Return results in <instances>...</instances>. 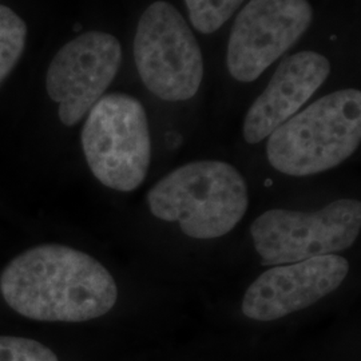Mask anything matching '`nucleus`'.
Returning a JSON list of instances; mask_svg holds the SVG:
<instances>
[{"label":"nucleus","mask_w":361,"mask_h":361,"mask_svg":"<svg viewBox=\"0 0 361 361\" xmlns=\"http://www.w3.org/2000/svg\"><path fill=\"white\" fill-rule=\"evenodd\" d=\"M6 302L19 314L49 323H82L114 308L118 286L110 271L70 246H35L13 258L0 276Z\"/></svg>","instance_id":"obj_1"},{"label":"nucleus","mask_w":361,"mask_h":361,"mask_svg":"<svg viewBox=\"0 0 361 361\" xmlns=\"http://www.w3.org/2000/svg\"><path fill=\"white\" fill-rule=\"evenodd\" d=\"M152 214L178 222L197 240L219 238L238 225L249 207V192L237 169L222 161H195L170 171L147 194Z\"/></svg>","instance_id":"obj_2"},{"label":"nucleus","mask_w":361,"mask_h":361,"mask_svg":"<svg viewBox=\"0 0 361 361\" xmlns=\"http://www.w3.org/2000/svg\"><path fill=\"white\" fill-rule=\"evenodd\" d=\"M361 142V92L335 91L289 118L268 137V161L277 171L307 177L338 166Z\"/></svg>","instance_id":"obj_3"},{"label":"nucleus","mask_w":361,"mask_h":361,"mask_svg":"<svg viewBox=\"0 0 361 361\" xmlns=\"http://www.w3.org/2000/svg\"><path fill=\"white\" fill-rule=\"evenodd\" d=\"M82 147L95 178L118 192L142 183L152 161V137L143 104L134 97L104 95L87 113Z\"/></svg>","instance_id":"obj_4"},{"label":"nucleus","mask_w":361,"mask_h":361,"mask_svg":"<svg viewBox=\"0 0 361 361\" xmlns=\"http://www.w3.org/2000/svg\"><path fill=\"white\" fill-rule=\"evenodd\" d=\"M134 59L147 90L168 102L193 98L204 79L202 51L192 28L164 0H157L141 15Z\"/></svg>","instance_id":"obj_5"},{"label":"nucleus","mask_w":361,"mask_h":361,"mask_svg":"<svg viewBox=\"0 0 361 361\" xmlns=\"http://www.w3.org/2000/svg\"><path fill=\"white\" fill-rule=\"evenodd\" d=\"M360 231L356 200H337L313 213L271 209L250 226L261 264L268 267L336 255L353 245Z\"/></svg>","instance_id":"obj_6"},{"label":"nucleus","mask_w":361,"mask_h":361,"mask_svg":"<svg viewBox=\"0 0 361 361\" xmlns=\"http://www.w3.org/2000/svg\"><path fill=\"white\" fill-rule=\"evenodd\" d=\"M313 20L308 0H250L228 42L226 66L235 80L255 82L288 51Z\"/></svg>","instance_id":"obj_7"},{"label":"nucleus","mask_w":361,"mask_h":361,"mask_svg":"<svg viewBox=\"0 0 361 361\" xmlns=\"http://www.w3.org/2000/svg\"><path fill=\"white\" fill-rule=\"evenodd\" d=\"M122 65L118 39L102 31L79 35L56 52L46 75V90L59 104L65 126H74L109 89Z\"/></svg>","instance_id":"obj_8"},{"label":"nucleus","mask_w":361,"mask_h":361,"mask_svg":"<svg viewBox=\"0 0 361 361\" xmlns=\"http://www.w3.org/2000/svg\"><path fill=\"white\" fill-rule=\"evenodd\" d=\"M348 271V261L337 255L277 265L247 288L243 313L256 322L283 319L335 292Z\"/></svg>","instance_id":"obj_9"},{"label":"nucleus","mask_w":361,"mask_h":361,"mask_svg":"<svg viewBox=\"0 0 361 361\" xmlns=\"http://www.w3.org/2000/svg\"><path fill=\"white\" fill-rule=\"evenodd\" d=\"M331 74L329 61L319 52L302 51L285 59L268 87L247 110L244 138L258 143L298 113Z\"/></svg>","instance_id":"obj_10"},{"label":"nucleus","mask_w":361,"mask_h":361,"mask_svg":"<svg viewBox=\"0 0 361 361\" xmlns=\"http://www.w3.org/2000/svg\"><path fill=\"white\" fill-rule=\"evenodd\" d=\"M27 26L11 8L0 4V85L11 74L25 51Z\"/></svg>","instance_id":"obj_11"},{"label":"nucleus","mask_w":361,"mask_h":361,"mask_svg":"<svg viewBox=\"0 0 361 361\" xmlns=\"http://www.w3.org/2000/svg\"><path fill=\"white\" fill-rule=\"evenodd\" d=\"M244 0H185L190 22L201 34H213L224 26Z\"/></svg>","instance_id":"obj_12"},{"label":"nucleus","mask_w":361,"mask_h":361,"mask_svg":"<svg viewBox=\"0 0 361 361\" xmlns=\"http://www.w3.org/2000/svg\"><path fill=\"white\" fill-rule=\"evenodd\" d=\"M0 361H59L51 349L35 340L0 336Z\"/></svg>","instance_id":"obj_13"}]
</instances>
